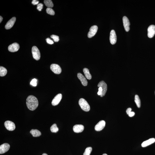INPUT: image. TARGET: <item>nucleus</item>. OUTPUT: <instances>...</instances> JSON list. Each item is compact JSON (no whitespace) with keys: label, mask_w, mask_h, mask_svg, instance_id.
<instances>
[{"label":"nucleus","mask_w":155,"mask_h":155,"mask_svg":"<svg viewBox=\"0 0 155 155\" xmlns=\"http://www.w3.org/2000/svg\"><path fill=\"white\" fill-rule=\"evenodd\" d=\"M135 102L137 107L138 108L141 107V102L139 97L137 95H136L135 97Z\"/></svg>","instance_id":"nucleus-23"},{"label":"nucleus","mask_w":155,"mask_h":155,"mask_svg":"<svg viewBox=\"0 0 155 155\" xmlns=\"http://www.w3.org/2000/svg\"><path fill=\"white\" fill-rule=\"evenodd\" d=\"M7 71L5 68L1 66L0 67V76H4L7 74Z\"/></svg>","instance_id":"nucleus-21"},{"label":"nucleus","mask_w":155,"mask_h":155,"mask_svg":"<svg viewBox=\"0 0 155 155\" xmlns=\"http://www.w3.org/2000/svg\"><path fill=\"white\" fill-rule=\"evenodd\" d=\"M44 2L45 6L48 8H52L54 6L52 1L51 0H45Z\"/></svg>","instance_id":"nucleus-22"},{"label":"nucleus","mask_w":155,"mask_h":155,"mask_svg":"<svg viewBox=\"0 0 155 155\" xmlns=\"http://www.w3.org/2000/svg\"><path fill=\"white\" fill-rule=\"evenodd\" d=\"M42 155H48L46 154V153H43V154Z\"/></svg>","instance_id":"nucleus-36"},{"label":"nucleus","mask_w":155,"mask_h":155,"mask_svg":"<svg viewBox=\"0 0 155 155\" xmlns=\"http://www.w3.org/2000/svg\"></svg>","instance_id":"nucleus-38"},{"label":"nucleus","mask_w":155,"mask_h":155,"mask_svg":"<svg viewBox=\"0 0 155 155\" xmlns=\"http://www.w3.org/2000/svg\"><path fill=\"white\" fill-rule=\"evenodd\" d=\"M84 129V126L82 125H75L73 128L74 132L76 133L82 132L83 131Z\"/></svg>","instance_id":"nucleus-17"},{"label":"nucleus","mask_w":155,"mask_h":155,"mask_svg":"<svg viewBox=\"0 0 155 155\" xmlns=\"http://www.w3.org/2000/svg\"><path fill=\"white\" fill-rule=\"evenodd\" d=\"M99 87H101L102 89V93L100 96L103 97L105 95L107 90V85L104 81H102L100 82L98 85Z\"/></svg>","instance_id":"nucleus-6"},{"label":"nucleus","mask_w":155,"mask_h":155,"mask_svg":"<svg viewBox=\"0 0 155 155\" xmlns=\"http://www.w3.org/2000/svg\"><path fill=\"white\" fill-rule=\"evenodd\" d=\"M43 5L42 3L38 4L37 5V9L39 11H41L43 9Z\"/></svg>","instance_id":"nucleus-29"},{"label":"nucleus","mask_w":155,"mask_h":155,"mask_svg":"<svg viewBox=\"0 0 155 155\" xmlns=\"http://www.w3.org/2000/svg\"><path fill=\"white\" fill-rule=\"evenodd\" d=\"M26 105L29 110L31 111L36 110L39 105L37 99L33 95L29 96L26 99Z\"/></svg>","instance_id":"nucleus-1"},{"label":"nucleus","mask_w":155,"mask_h":155,"mask_svg":"<svg viewBox=\"0 0 155 155\" xmlns=\"http://www.w3.org/2000/svg\"><path fill=\"white\" fill-rule=\"evenodd\" d=\"M102 155H108L107 154H103Z\"/></svg>","instance_id":"nucleus-37"},{"label":"nucleus","mask_w":155,"mask_h":155,"mask_svg":"<svg viewBox=\"0 0 155 155\" xmlns=\"http://www.w3.org/2000/svg\"><path fill=\"white\" fill-rule=\"evenodd\" d=\"M39 1L37 0H33L32 1V3L33 5H38V4H39Z\"/></svg>","instance_id":"nucleus-31"},{"label":"nucleus","mask_w":155,"mask_h":155,"mask_svg":"<svg viewBox=\"0 0 155 155\" xmlns=\"http://www.w3.org/2000/svg\"><path fill=\"white\" fill-rule=\"evenodd\" d=\"M46 40L47 42L48 43L51 44V45H52V44H54V43L53 41L50 39V38H47L46 39Z\"/></svg>","instance_id":"nucleus-30"},{"label":"nucleus","mask_w":155,"mask_h":155,"mask_svg":"<svg viewBox=\"0 0 155 155\" xmlns=\"http://www.w3.org/2000/svg\"><path fill=\"white\" fill-rule=\"evenodd\" d=\"M123 21L124 27L125 31L126 32L129 31L130 23L128 18L125 16H124L123 18Z\"/></svg>","instance_id":"nucleus-10"},{"label":"nucleus","mask_w":155,"mask_h":155,"mask_svg":"<svg viewBox=\"0 0 155 155\" xmlns=\"http://www.w3.org/2000/svg\"><path fill=\"white\" fill-rule=\"evenodd\" d=\"M131 110H132V109H131L130 108H128V109H127L126 111L127 114H128V113H129L131 112Z\"/></svg>","instance_id":"nucleus-34"},{"label":"nucleus","mask_w":155,"mask_h":155,"mask_svg":"<svg viewBox=\"0 0 155 155\" xmlns=\"http://www.w3.org/2000/svg\"><path fill=\"white\" fill-rule=\"evenodd\" d=\"M50 130L51 132L53 133H56L58 132L59 129L56 124H53L52 125L50 128Z\"/></svg>","instance_id":"nucleus-24"},{"label":"nucleus","mask_w":155,"mask_h":155,"mask_svg":"<svg viewBox=\"0 0 155 155\" xmlns=\"http://www.w3.org/2000/svg\"><path fill=\"white\" fill-rule=\"evenodd\" d=\"M62 98V94L60 93L56 95L52 101L51 103L53 106L57 105L60 103Z\"/></svg>","instance_id":"nucleus-14"},{"label":"nucleus","mask_w":155,"mask_h":155,"mask_svg":"<svg viewBox=\"0 0 155 155\" xmlns=\"http://www.w3.org/2000/svg\"><path fill=\"white\" fill-rule=\"evenodd\" d=\"M46 11L47 13L48 14L51 15H54L55 14V13L54 10L51 8H47Z\"/></svg>","instance_id":"nucleus-26"},{"label":"nucleus","mask_w":155,"mask_h":155,"mask_svg":"<svg viewBox=\"0 0 155 155\" xmlns=\"http://www.w3.org/2000/svg\"><path fill=\"white\" fill-rule=\"evenodd\" d=\"M102 89L101 87H99V91L97 93V94L99 95H101L102 93Z\"/></svg>","instance_id":"nucleus-32"},{"label":"nucleus","mask_w":155,"mask_h":155,"mask_svg":"<svg viewBox=\"0 0 155 155\" xmlns=\"http://www.w3.org/2000/svg\"><path fill=\"white\" fill-rule=\"evenodd\" d=\"M135 113L134 112H130L128 113V116L130 117H132L134 116V115H135Z\"/></svg>","instance_id":"nucleus-33"},{"label":"nucleus","mask_w":155,"mask_h":155,"mask_svg":"<svg viewBox=\"0 0 155 155\" xmlns=\"http://www.w3.org/2000/svg\"><path fill=\"white\" fill-rule=\"evenodd\" d=\"M51 37L54 40L55 42H58L59 40V37L57 36V35H52L51 36Z\"/></svg>","instance_id":"nucleus-27"},{"label":"nucleus","mask_w":155,"mask_h":155,"mask_svg":"<svg viewBox=\"0 0 155 155\" xmlns=\"http://www.w3.org/2000/svg\"><path fill=\"white\" fill-rule=\"evenodd\" d=\"M98 27L96 25L91 26L89 29V31L88 34V37L89 38H91L94 36L97 33Z\"/></svg>","instance_id":"nucleus-8"},{"label":"nucleus","mask_w":155,"mask_h":155,"mask_svg":"<svg viewBox=\"0 0 155 155\" xmlns=\"http://www.w3.org/2000/svg\"><path fill=\"white\" fill-rule=\"evenodd\" d=\"M10 147V145L7 143L1 145L0 146V154L6 152L9 149Z\"/></svg>","instance_id":"nucleus-11"},{"label":"nucleus","mask_w":155,"mask_h":155,"mask_svg":"<svg viewBox=\"0 0 155 155\" xmlns=\"http://www.w3.org/2000/svg\"><path fill=\"white\" fill-rule=\"evenodd\" d=\"M37 80L36 79H33L30 82L31 85L34 87H36L37 85Z\"/></svg>","instance_id":"nucleus-28"},{"label":"nucleus","mask_w":155,"mask_h":155,"mask_svg":"<svg viewBox=\"0 0 155 155\" xmlns=\"http://www.w3.org/2000/svg\"><path fill=\"white\" fill-rule=\"evenodd\" d=\"M110 43L112 45H114L116 43L117 36L114 30H112L110 32Z\"/></svg>","instance_id":"nucleus-12"},{"label":"nucleus","mask_w":155,"mask_h":155,"mask_svg":"<svg viewBox=\"0 0 155 155\" xmlns=\"http://www.w3.org/2000/svg\"><path fill=\"white\" fill-rule=\"evenodd\" d=\"M155 34V26L152 25L149 26L148 29V36L149 38H152L154 36Z\"/></svg>","instance_id":"nucleus-9"},{"label":"nucleus","mask_w":155,"mask_h":155,"mask_svg":"<svg viewBox=\"0 0 155 155\" xmlns=\"http://www.w3.org/2000/svg\"><path fill=\"white\" fill-rule=\"evenodd\" d=\"M4 126L8 130L12 131L15 129V125L14 122L10 121H7L4 123Z\"/></svg>","instance_id":"nucleus-4"},{"label":"nucleus","mask_w":155,"mask_h":155,"mask_svg":"<svg viewBox=\"0 0 155 155\" xmlns=\"http://www.w3.org/2000/svg\"><path fill=\"white\" fill-rule=\"evenodd\" d=\"M83 71L86 77L88 80H91L92 78V76L90 73L89 70L88 69L85 68L83 69Z\"/></svg>","instance_id":"nucleus-20"},{"label":"nucleus","mask_w":155,"mask_h":155,"mask_svg":"<svg viewBox=\"0 0 155 155\" xmlns=\"http://www.w3.org/2000/svg\"><path fill=\"white\" fill-rule=\"evenodd\" d=\"M30 133L34 137H39L41 135V133L40 131L37 129L31 130Z\"/></svg>","instance_id":"nucleus-19"},{"label":"nucleus","mask_w":155,"mask_h":155,"mask_svg":"<svg viewBox=\"0 0 155 155\" xmlns=\"http://www.w3.org/2000/svg\"><path fill=\"white\" fill-rule=\"evenodd\" d=\"M79 104L82 110L85 112L89 111L90 109L89 104L84 99L81 98L79 101Z\"/></svg>","instance_id":"nucleus-2"},{"label":"nucleus","mask_w":155,"mask_h":155,"mask_svg":"<svg viewBox=\"0 0 155 155\" xmlns=\"http://www.w3.org/2000/svg\"><path fill=\"white\" fill-rule=\"evenodd\" d=\"M19 48V45L16 43H14L11 44L8 47L9 51L12 52H15L18 51Z\"/></svg>","instance_id":"nucleus-7"},{"label":"nucleus","mask_w":155,"mask_h":155,"mask_svg":"<svg viewBox=\"0 0 155 155\" xmlns=\"http://www.w3.org/2000/svg\"><path fill=\"white\" fill-rule=\"evenodd\" d=\"M3 18L2 17H1V16H0V23H1V22L3 20Z\"/></svg>","instance_id":"nucleus-35"},{"label":"nucleus","mask_w":155,"mask_h":155,"mask_svg":"<svg viewBox=\"0 0 155 155\" xmlns=\"http://www.w3.org/2000/svg\"><path fill=\"white\" fill-rule=\"evenodd\" d=\"M15 17H13L6 24L5 27L6 29H9L13 27L16 22Z\"/></svg>","instance_id":"nucleus-15"},{"label":"nucleus","mask_w":155,"mask_h":155,"mask_svg":"<svg viewBox=\"0 0 155 155\" xmlns=\"http://www.w3.org/2000/svg\"><path fill=\"white\" fill-rule=\"evenodd\" d=\"M51 70L54 73L56 74H60L62 72V69L58 64H52L50 66Z\"/></svg>","instance_id":"nucleus-5"},{"label":"nucleus","mask_w":155,"mask_h":155,"mask_svg":"<svg viewBox=\"0 0 155 155\" xmlns=\"http://www.w3.org/2000/svg\"><path fill=\"white\" fill-rule=\"evenodd\" d=\"M105 122L104 120H101L99 122L95 127V130L97 131H101L105 126Z\"/></svg>","instance_id":"nucleus-13"},{"label":"nucleus","mask_w":155,"mask_h":155,"mask_svg":"<svg viewBox=\"0 0 155 155\" xmlns=\"http://www.w3.org/2000/svg\"><path fill=\"white\" fill-rule=\"evenodd\" d=\"M77 76L79 79L81 81L82 85L84 86H87V85L88 82L85 77L80 73L78 74Z\"/></svg>","instance_id":"nucleus-16"},{"label":"nucleus","mask_w":155,"mask_h":155,"mask_svg":"<svg viewBox=\"0 0 155 155\" xmlns=\"http://www.w3.org/2000/svg\"><path fill=\"white\" fill-rule=\"evenodd\" d=\"M155 142V139L151 138L147 141H144L142 144L141 146L143 147H146L153 143Z\"/></svg>","instance_id":"nucleus-18"},{"label":"nucleus","mask_w":155,"mask_h":155,"mask_svg":"<svg viewBox=\"0 0 155 155\" xmlns=\"http://www.w3.org/2000/svg\"><path fill=\"white\" fill-rule=\"evenodd\" d=\"M92 150V148L88 147L86 149L83 155H90Z\"/></svg>","instance_id":"nucleus-25"},{"label":"nucleus","mask_w":155,"mask_h":155,"mask_svg":"<svg viewBox=\"0 0 155 155\" xmlns=\"http://www.w3.org/2000/svg\"><path fill=\"white\" fill-rule=\"evenodd\" d=\"M32 52L33 58L36 60H39L41 57L40 53L37 47L34 46L32 47Z\"/></svg>","instance_id":"nucleus-3"}]
</instances>
